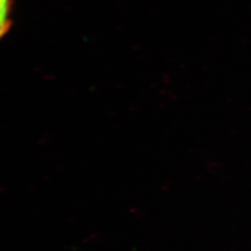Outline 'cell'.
I'll return each mask as SVG.
<instances>
[{"label":"cell","mask_w":251,"mask_h":251,"mask_svg":"<svg viewBox=\"0 0 251 251\" xmlns=\"http://www.w3.org/2000/svg\"><path fill=\"white\" fill-rule=\"evenodd\" d=\"M13 0H0V40H2L12 25Z\"/></svg>","instance_id":"obj_1"}]
</instances>
